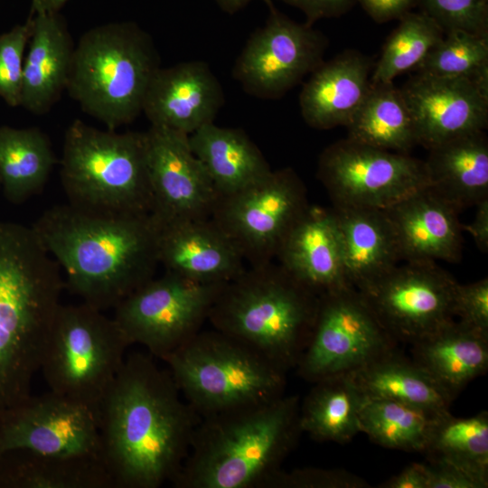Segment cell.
I'll return each instance as SVG.
<instances>
[{"label": "cell", "mask_w": 488, "mask_h": 488, "mask_svg": "<svg viewBox=\"0 0 488 488\" xmlns=\"http://www.w3.org/2000/svg\"><path fill=\"white\" fill-rule=\"evenodd\" d=\"M98 419L101 460L114 488H158L178 474L201 417L168 369L136 352L126 356Z\"/></svg>", "instance_id": "obj_1"}, {"label": "cell", "mask_w": 488, "mask_h": 488, "mask_svg": "<svg viewBox=\"0 0 488 488\" xmlns=\"http://www.w3.org/2000/svg\"><path fill=\"white\" fill-rule=\"evenodd\" d=\"M64 271L65 287L99 310L115 308L152 279L159 264V224L151 213L46 209L32 225Z\"/></svg>", "instance_id": "obj_2"}, {"label": "cell", "mask_w": 488, "mask_h": 488, "mask_svg": "<svg viewBox=\"0 0 488 488\" xmlns=\"http://www.w3.org/2000/svg\"><path fill=\"white\" fill-rule=\"evenodd\" d=\"M64 287L33 229L0 221V414L32 393Z\"/></svg>", "instance_id": "obj_3"}, {"label": "cell", "mask_w": 488, "mask_h": 488, "mask_svg": "<svg viewBox=\"0 0 488 488\" xmlns=\"http://www.w3.org/2000/svg\"><path fill=\"white\" fill-rule=\"evenodd\" d=\"M298 395L201 418L175 488H265L300 434Z\"/></svg>", "instance_id": "obj_4"}, {"label": "cell", "mask_w": 488, "mask_h": 488, "mask_svg": "<svg viewBox=\"0 0 488 488\" xmlns=\"http://www.w3.org/2000/svg\"><path fill=\"white\" fill-rule=\"evenodd\" d=\"M318 303L319 296L271 261L227 283L207 320L287 372L308 343Z\"/></svg>", "instance_id": "obj_5"}, {"label": "cell", "mask_w": 488, "mask_h": 488, "mask_svg": "<svg viewBox=\"0 0 488 488\" xmlns=\"http://www.w3.org/2000/svg\"><path fill=\"white\" fill-rule=\"evenodd\" d=\"M159 69L157 50L146 32L132 22L109 23L80 37L66 90L86 114L116 130L142 112Z\"/></svg>", "instance_id": "obj_6"}, {"label": "cell", "mask_w": 488, "mask_h": 488, "mask_svg": "<svg viewBox=\"0 0 488 488\" xmlns=\"http://www.w3.org/2000/svg\"><path fill=\"white\" fill-rule=\"evenodd\" d=\"M60 177L68 203L110 213H151L145 132L100 130L75 119L64 135Z\"/></svg>", "instance_id": "obj_7"}, {"label": "cell", "mask_w": 488, "mask_h": 488, "mask_svg": "<svg viewBox=\"0 0 488 488\" xmlns=\"http://www.w3.org/2000/svg\"><path fill=\"white\" fill-rule=\"evenodd\" d=\"M164 361L201 418L260 405L285 394L286 371L216 329L199 331Z\"/></svg>", "instance_id": "obj_8"}, {"label": "cell", "mask_w": 488, "mask_h": 488, "mask_svg": "<svg viewBox=\"0 0 488 488\" xmlns=\"http://www.w3.org/2000/svg\"><path fill=\"white\" fill-rule=\"evenodd\" d=\"M103 312L82 302L61 304L40 369L50 390L97 414L130 346L113 317Z\"/></svg>", "instance_id": "obj_9"}, {"label": "cell", "mask_w": 488, "mask_h": 488, "mask_svg": "<svg viewBox=\"0 0 488 488\" xmlns=\"http://www.w3.org/2000/svg\"><path fill=\"white\" fill-rule=\"evenodd\" d=\"M225 285L165 271L124 298L114 308L113 319L129 345H143L164 361L201 331Z\"/></svg>", "instance_id": "obj_10"}, {"label": "cell", "mask_w": 488, "mask_h": 488, "mask_svg": "<svg viewBox=\"0 0 488 488\" xmlns=\"http://www.w3.org/2000/svg\"><path fill=\"white\" fill-rule=\"evenodd\" d=\"M397 347L361 294L348 287L319 296L311 335L296 369L314 383L352 374Z\"/></svg>", "instance_id": "obj_11"}, {"label": "cell", "mask_w": 488, "mask_h": 488, "mask_svg": "<svg viewBox=\"0 0 488 488\" xmlns=\"http://www.w3.org/2000/svg\"><path fill=\"white\" fill-rule=\"evenodd\" d=\"M317 176L333 208L384 210L429 186L425 161L349 138L322 152Z\"/></svg>", "instance_id": "obj_12"}, {"label": "cell", "mask_w": 488, "mask_h": 488, "mask_svg": "<svg viewBox=\"0 0 488 488\" xmlns=\"http://www.w3.org/2000/svg\"><path fill=\"white\" fill-rule=\"evenodd\" d=\"M308 205L302 180L293 169L283 168L239 192L218 196L211 218L254 267L276 258Z\"/></svg>", "instance_id": "obj_13"}, {"label": "cell", "mask_w": 488, "mask_h": 488, "mask_svg": "<svg viewBox=\"0 0 488 488\" xmlns=\"http://www.w3.org/2000/svg\"><path fill=\"white\" fill-rule=\"evenodd\" d=\"M458 282L434 261H404L356 289L383 328L410 344L454 320Z\"/></svg>", "instance_id": "obj_14"}, {"label": "cell", "mask_w": 488, "mask_h": 488, "mask_svg": "<svg viewBox=\"0 0 488 488\" xmlns=\"http://www.w3.org/2000/svg\"><path fill=\"white\" fill-rule=\"evenodd\" d=\"M269 8L265 24L250 35L237 58L233 78L248 94L279 99L324 62V35Z\"/></svg>", "instance_id": "obj_15"}, {"label": "cell", "mask_w": 488, "mask_h": 488, "mask_svg": "<svg viewBox=\"0 0 488 488\" xmlns=\"http://www.w3.org/2000/svg\"><path fill=\"white\" fill-rule=\"evenodd\" d=\"M14 449L101 460L98 414L50 389L31 393L0 414V453Z\"/></svg>", "instance_id": "obj_16"}, {"label": "cell", "mask_w": 488, "mask_h": 488, "mask_svg": "<svg viewBox=\"0 0 488 488\" xmlns=\"http://www.w3.org/2000/svg\"><path fill=\"white\" fill-rule=\"evenodd\" d=\"M145 134L151 215L159 226L210 218L218 193L193 154L189 136L158 126H151Z\"/></svg>", "instance_id": "obj_17"}, {"label": "cell", "mask_w": 488, "mask_h": 488, "mask_svg": "<svg viewBox=\"0 0 488 488\" xmlns=\"http://www.w3.org/2000/svg\"><path fill=\"white\" fill-rule=\"evenodd\" d=\"M399 89L413 119L418 145L428 150L487 127L488 88L474 81L416 74Z\"/></svg>", "instance_id": "obj_18"}, {"label": "cell", "mask_w": 488, "mask_h": 488, "mask_svg": "<svg viewBox=\"0 0 488 488\" xmlns=\"http://www.w3.org/2000/svg\"><path fill=\"white\" fill-rule=\"evenodd\" d=\"M224 104L222 87L202 61L161 68L147 89L142 112L151 126L191 135L214 122Z\"/></svg>", "instance_id": "obj_19"}, {"label": "cell", "mask_w": 488, "mask_h": 488, "mask_svg": "<svg viewBox=\"0 0 488 488\" xmlns=\"http://www.w3.org/2000/svg\"><path fill=\"white\" fill-rule=\"evenodd\" d=\"M158 259L166 272L206 284H227L246 269L239 248L211 217L159 226Z\"/></svg>", "instance_id": "obj_20"}, {"label": "cell", "mask_w": 488, "mask_h": 488, "mask_svg": "<svg viewBox=\"0 0 488 488\" xmlns=\"http://www.w3.org/2000/svg\"><path fill=\"white\" fill-rule=\"evenodd\" d=\"M276 258L292 277L319 296L353 287L346 277L333 210L308 205L284 238Z\"/></svg>", "instance_id": "obj_21"}, {"label": "cell", "mask_w": 488, "mask_h": 488, "mask_svg": "<svg viewBox=\"0 0 488 488\" xmlns=\"http://www.w3.org/2000/svg\"><path fill=\"white\" fill-rule=\"evenodd\" d=\"M382 211L391 224L401 261L461 259L460 211L428 186Z\"/></svg>", "instance_id": "obj_22"}, {"label": "cell", "mask_w": 488, "mask_h": 488, "mask_svg": "<svg viewBox=\"0 0 488 488\" xmlns=\"http://www.w3.org/2000/svg\"><path fill=\"white\" fill-rule=\"evenodd\" d=\"M372 70L371 58L354 50L323 62L299 95L305 122L316 129L347 127L371 89Z\"/></svg>", "instance_id": "obj_23"}, {"label": "cell", "mask_w": 488, "mask_h": 488, "mask_svg": "<svg viewBox=\"0 0 488 488\" xmlns=\"http://www.w3.org/2000/svg\"><path fill=\"white\" fill-rule=\"evenodd\" d=\"M33 15L20 106L33 114L43 115L67 88L75 46L60 13Z\"/></svg>", "instance_id": "obj_24"}, {"label": "cell", "mask_w": 488, "mask_h": 488, "mask_svg": "<svg viewBox=\"0 0 488 488\" xmlns=\"http://www.w3.org/2000/svg\"><path fill=\"white\" fill-rule=\"evenodd\" d=\"M333 211L346 277L355 289L378 279L401 261L391 224L382 210Z\"/></svg>", "instance_id": "obj_25"}, {"label": "cell", "mask_w": 488, "mask_h": 488, "mask_svg": "<svg viewBox=\"0 0 488 488\" xmlns=\"http://www.w3.org/2000/svg\"><path fill=\"white\" fill-rule=\"evenodd\" d=\"M411 345V360L455 396L488 368V334L458 320Z\"/></svg>", "instance_id": "obj_26"}, {"label": "cell", "mask_w": 488, "mask_h": 488, "mask_svg": "<svg viewBox=\"0 0 488 488\" xmlns=\"http://www.w3.org/2000/svg\"><path fill=\"white\" fill-rule=\"evenodd\" d=\"M429 188L459 211L488 198V141L484 131L429 149Z\"/></svg>", "instance_id": "obj_27"}, {"label": "cell", "mask_w": 488, "mask_h": 488, "mask_svg": "<svg viewBox=\"0 0 488 488\" xmlns=\"http://www.w3.org/2000/svg\"><path fill=\"white\" fill-rule=\"evenodd\" d=\"M189 142L218 196L239 192L271 171L258 147L241 129L212 122L189 135Z\"/></svg>", "instance_id": "obj_28"}, {"label": "cell", "mask_w": 488, "mask_h": 488, "mask_svg": "<svg viewBox=\"0 0 488 488\" xmlns=\"http://www.w3.org/2000/svg\"><path fill=\"white\" fill-rule=\"evenodd\" d=\"M366 399H386L446 415L455 398L412 360L391 352L351 374Z\"/></svg>", "instance_id": "obj_29"}, {"label": "cell", "mask_w": 488, "mask_h": 488, "mask_svg": "<svg viewBox=\"0 0 488 488\" xmlns=\"http://www.w3.org/2000/svg\"><path fill=\"white\" fill-rule=\"evenodd\" d=\"M0 488H114V484L98 458L14 449L0 453Z\"/></svg>", "instance_id": "obj_30"}, {"label": "cell", "mask_w": 488, "mask_h": 488, "mask_svg": "<svg viewBox=\"0 0 488 488\" xmlns=\"http://www.w3.org/2000/svg\"><path fill=\"white\" fill-rule=\"evenodd\" d=\"M365 397L351 374L320 380L303 401L299 426L302 433L322 442L345 444L361 432L360 409Z\"/></svg>", "instance_id": "obj_31"}, {"label": "cell", "mask_w": 488, "mask_h": 488, "mask_svg": "<svg viewBox=\"0 0 488 488\" xmlns=\"http://www.w3.org/2000/svg\"><path fill=\"white\" fill-rule=\"evenodd\" d=\"M55 164L51 141L40 128L0 127V187L10 202L39 193Z\"/></svg>", "instance_id": "obj_32"}, {"label": "cell", "mask_w": 488, "mask_h": 488, "mask_svg": "<svg viewBox=\"0 0 488 488\" xmlns=\"http://www.w3.org/2000/svg\"><path fill=\"white\" fill-rule=\"evenodd\" d=\"M346 127L347 138L384 150L408 154L418 145L408 104L393 83L371 84Z\"/></svg>", "instance_id": "obj_33"}, {"label": "cell", "mask_w": 488, "mask_h": 488, "mask_svg": "<svg viewBox=\"0 0 488 488\" xmlns=\"http://www.w3.org/2000/svg\"><path fill=\"white\" fill-rule=\"evenodd\" d=\"M423 453L428 462L453 465L488 483V413L467 418L450 413L435 423Z\"/></svg>", "instance_id": "obj_34"}, {"label": "cell", "mask_w": 488, "mask_h": 488, "mask_svg": "<svg viewBox=\"0 0 488 488\" xmlns=\"http://www.w3.org/2000/svg\"><path fill=\"white\" fill-rule=\"evenodd\" d=\"M443 416L397 401L365 398L360 424L361 432L381 446L423 453L435 423Z\"/></svg>", "instance_id": "obj_35"}, {"label": "cell", "mask_w": 488, "mask_h": 488, "mask_svg": "<svg viewBox=\"0 0 488 488\" xmlns=\"http://www.w3.org/2000/svg\"><path fill=\"white\" fill-rule=\"evenodd\" d=\"M387 39L371 76V84H389L416 70L441 41L444 31L421 12H408Z\"/></svg>", "instance_id": "obj_36"}, {"label": "cell", "mask_w": 488, "mask_h": 488, "mask_svg": "<svg viewBox=\"0 0 488 488\" xmlns=\"http://www.w3.org/2000/svg\"><path fill=\"white\" fill-rule=\"evenodd\" d=\"M415 70L424 76L465 79L488 88V36L446 32Z\"/></svg>", "instance_id": "obj_37"}, {"label": "cell", "mask_w": 488, "mask_h": 488, "mask_svg": "<svg viewBox=\"0 0 488 488\" xmlns=\"http://www.w3.org/2000/svg\"><path fill=\"white\" fill-rule=\"evenodd\" d=\"M33 15L0 34V97L10 107L21 105L24 52L33 33Z\"/></svg>", "instance_id": "obj_38"}, {"label": "cell", "mask_w": 488, "mask_h": 488, "mask_svg": "<svg viewBox=\"0 0 488 488\" xmlns=\"http://www.w3.org/2000/svg\"><path fill=\"white\" fill-rule=\"evenodd\" d=\"M421 13L444 33L461 30L488 36V4L483 0H416Z\"/></svg>", "instance_id": "obj_39"}, {"label": "cell", "mask_w": 488, "mask_h": 488, "mask_svg": "<svg viewBox=\"0 0 488 488\" xmlns=\"http://www.w3.org/2000/svg\"><path fill=\"white\" fill-rule=\"evenodd\" d=\"M369 484L362 478L343 469L305 467L285 471L280 469L265 488H364Z\"/></svg>", "instance_id": "obj_40"}, {"label": "cell", "mask_w": 488, "mask_h": 488, "mask_svg": "<svg viewBox=\"0 0 488 488\" xmlns=\"http://www.w3.org/2000/svg\"><path fill=\"white\" fill-rule=\"evenodd\" d=\"M454 315L458 321L488 334V278L471 284L458 283L454 297Z\"/></svg>", "instance_id": "obj_41"}, {"label": "cell", "mask_w": 488, "mask_h": 488, "mask_svg": "<svg viewBox=\"0 0 488 488\" xmlns=\"http://www.w3.org/2000/svg\"><path fill=\"white\" fill-rule=\"evenodd\" d=\"M427 474V488H486L488 483L447 463L425 464Z\"/></svg>", "instance_id": "obj_42"}, {"label": "cell", "mask_w": 488, "mask_h": 488, "mask_svg": "<svg viewBox=\"0 0 488 488\" xmlns=\"http://www.w3.org/2000/svg\"><path fill=\"white\" fill-rule=\"evenodd\" d=\"M299 9L305 16V23L337 17L346 13L357 0H279Z\"/></svg>", "instance_id": "obj_43"}, {"label": "cell", "mask_w": 488, "mask_h": 488, "mask_svg": "<svg viewBox=\"0 0 488 488\" xmlns=\"http://www.w3.org/2000/svg\"><path fill=\"white\" fill-rule=\"evenodd\" d=\"M376 22L385 23L401 18L411 11L416 0H357Z\"/></svg>", "instance_id": "obj_44"}, {"label": "cell", "mask_w": 488, "mask_h": 488, "mask_svg": "<svg viewBox=\"0 0 488 488\" xmlns=\"http://www.w3.org/2000/svg\"><path fill=\"white\" fill-rule=\"evenodd\" d=\"M427 474L425 464L414 463L380 485L383 488H427Z\"/></svg>", "instance_id": "obj_45"}, {"label": "cell", "mask_w": 488, "mask_h": 488, "mask_svg": "<svg viewBox=\"0 0 488 488\" xmlns=\"http://www.w3.org/2000/svg\"><path fill=\"white\" fill-rule=\"evenodd\" d=\"M476 212L472 223L462 225L474 240L476 247L483 253L488 251V198L478 202Z\"/></svg>", "instance_id": "obj_46"}, {"label": "cell", "mask_w": 488, "mask_h": 488, "mask_svg": "<svg viewBox=\"0 0 488 488\" xmlns=\"http://www.w3.org/2000/svg\"><path fill=\"white\" fill-rule=\"evenodd\" d=\"M69 0H31V14L60 13Z\"/></svg>", "instance_id": "obj_47"}, {"label": "cell", "mask_w": 488, "mask_h": 488, "mask_svg": "<svg viewBox=\"0 0 488 488\" xmlns=\"http://www.w3.org/2000/svg\"><path fill=\"white\" fill-rule=\"evenodd\" d=\"M217 5L221 7V10L228 14H234L243 7H245L249 3L254 0H214ZM268 7L273 5V0H261Z\"/></svg>", "instance_id": "obj_48"}, {"label": "cell", "mask_w": 488, "mask_h": 488, "mask_svg": "<svg viewBox=\"0 0 488 488\" xmlns=\"http://www.w3.org/2000/svg\"><path fill=\"white\" fill-rule=\"evenodd\" d=\"M483 1L488 4V0H483Z\"/></svg>", "instance_id": "obj_49"}, {"label": "cell", "mask_w": 488, "mask_h": 488, "mask_svg": "<svg viewBox=\"0 0 488 488\" xmlns=\"http://www.w3.org/2000/svg\"><path fill=\"white\" fill-rule=\"evenodd\" d=\"M1 186V185H0Z\"/></svg>", "instance_id": "obj_50"}]
</instances>
